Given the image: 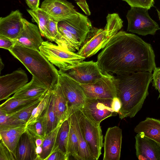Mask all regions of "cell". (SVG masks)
Listing matches in <instances>:
<instances>
[{"label":"cell","mask_w":160,"mask_h":160,"mask_svg":"<svg viewBox=\"0 0 160 160\" xmlns=\"http://www.w3.org/2000/svg\"><path fill=\"white\" fill-rule=\"evenodd\" d=\"M103 49L97 62L104 73L119 75L139 71L152 72L156 67L151 44L135 34L118 32Z\"/></svg>","instance_id":"cell-1"},{"label":"cell","mask_w":160,"mask_h":160,"mask_svg":"<svg viewBox=\"0 0 160 160\" xmlns=\"http://www.w3.org/2000/svg\"><path fill=\"white\" fill-rule=\"evenodd\" d=\"M152 77V73L148 71L128 72L114 77L117 96L122 104L118 114L121 119L133 118L141 109L148 95Z\"/></svg>","instance_id":"cell-2"},{"label":"cell","mask_w":160,"mask_h":160,"mask_svg":"<svg viewBox=\"0 0 160 160\" xmlns=\"http://www.w3.org/2000/svg\"><path fill=\"white\" fill-rule=\"evenodd\" d=\"M32 75L48 89L53 88L58 82V70L40 52L15 45L8 50Z\"/></svg>","instance_id":"cell-3"},{"label":"cell","mask_w":160,"mask_h":160,"mask_svg":"<svg viewBox=\"0 0 160 160\" xmlns=\"http://www.w3.org/2000/svg\"><path fill=\"white\" fill-rule=\"evenodd\" d=\"M39 51L52 64L58 68L59 74L83 61L86 58L48 41L43 42Z\"/></svg>","instance_id":"cell-4"},{"label":"cell","mask_w":160,"mask_h":160,"mask_svg":"<svg viewBox=\"0 0 160 160\" xmlns=\"http://www.w3.org/2000/svg\"><path fill=\"white\" fill-rule=\"evenodd\" d=\"M127 31L143 36L154 35L160 29L158 24L150 16L148 9L131 7L126 15Z\"/></svg>","instance_id":"cell-5"},{"label":"cell","mask_w":160,"mask_h":160,"mask_svg":"<svg viewBox=\"0 0 160 160\" xmlns=\"http://www.w3.org/2000/svg\"><path fill=\"white\" fill-rule=\"evenodd\" d=\"M58 82L67 101L69 117L83 107L87 98L80 83L65 73L59 74Z\"/></svg>","instance_id":"cell-6"},{"label":"cell","mask_w":160,"mask_h":160,"mask_svg":"<svg viewBox=\"0 0 160 160\" xmlns=\"http://www.w3.org/2000/svg\"><path fill=\"white\" fill-rule=\"evenodd\" d=\"M79 123L90 152L94 160L101 154L103 136L100 124L97 123L78 111Z\"/></svg>","instance_id":"cell-7"},{"label":"cell","mask_w":160,"mask_h":160,"mask_svg":"<svg viewBox=\"0 0 160 160\" xmlns=\"http://www.w3.org/2000/svg\"><path fill=\"white\" fill-rule=\"evenodd\" d=\"M80 84L87 98L112 99L117 97L115 77L110 74L107 73L94 82Z\"/></svg>","instance_id":"cell-8"},{"label":"cell","mask_w":160,"mask_h":160,"mask_svg":"<svg viewBox=\"0 0 160 160\" xmlns=\"http://www.w3.org/2000/svg\"><path fill=\"white\" fill-rule=\"evenodd\" d=\"M63 73L82 84L94 82L107 73L102 71L97 62L92 61L81 62Z\"/></svg>","instance_id":"cell-9"},{"label":"cell","mask_w":160,"mask_h":160,"mask_svg":"<svg viewBox=\"0 0 160 160\" xmlns=\"http://www.w3.org/2000/svg\"><path fill=\"white\" fill-rule=\"evenodd\" d=\"M112 99L86 98L80 111L93 122L100 124L105 119L117 114L111 108Z\"/></svg>","instance_id":"cell-10"},{"label":"cell","mask_w":160,"mask_h":160,"mask_svg":"<svg viewBox=\"0 0 160 160\" xmlns=\"http://www.w3.org/2000/svg\"><path fill=\"white\" fill-rule=\"evenodd\" d=\"M110 38L105 29L92 27L76 53L85 58L92 56L103 48Z\"/></svg>","instance_id":"cell-11"},{"label":"cell","mask_w":160,"mask_h":160,"mask_svg":"<svg viewBox=\"0 0 160 160\" xmlns=\"http://www.w3.org/2000/svg\"><path fill=\"white\" fill-rule=\"evenodd\" d=\"M40 8L58 22L74 17L79 13L72 4L66 0H44Z\"/></svg>","instance_id":"cell-12"},{"label":"cell","mask_w":160,"mask_h":160,"mask_svg":"<svg viewBox=\"0 0 160 160\" xmlns=\"http://www.w3.org/2000/svg\"><path fill=\"white\" fill-rule=\"evenodd\" d=\"M28 75L21 68L0 77V100L7 99L27 83Z\"/></svg>","instance_id":"cell-13"},{"label":"cell","mask_w":160,"mask_h":160,"mask_svg":"<svg viewBox=\"0 0 160 160\" xmlns=\"http://www.w3.org/2000/svg\"><path fill=\"white\" fill-rule=\"evenodd\" d=\"M122 130L118 127L109 128L104 137L103 160H119L121 156Z\"/></svg>","instance_id":"cell-14"},{"label":"cell","mask_w":160,"mask_h":160,"mask_svg":"<svg viewBox=\"0 0 160 160\" xmlns=\"http://www.w3.org/2000/svg\"><path fill=\"white\" fill-rule=\"evenodd\" d=\"M58 26L64 28L73 34L81 46L92 27L88 17L79 12L74 17L58 22Z\"/></svg>","instance_id":"cell-15"},{"label":"cell","mask_w":160,"mask_h":160,"mask_svg":"<svg viewBox=\"0 0 160 160\" xmlns=\"http://www.w3.org/2000/svg\"><path fill=\"white\" fill-rule=\"evenodd\" d=\"M135 147L139 160H160V145L142 133L135 136Z\"/></svg>","instance_id":"cell-16"},{"label":"cell","mask_w":160,"mask_h":160,"mask_svg":"<svg viewBox=\"0 0 160 160\" xmlns=\"http://www.w3.org/2000/svg\"><path fill=\"white\" fill-rule=\"evenodd\" d=\"M24 27L19 35L14 40L15 45L39 50L43 40L37 25L23 18Z\"/></svg>","instance_id":"cell-17"},{"label":"cell","mask_w":160,"mask_h":160,"mask_svg":"<svg viewBox=\"0 0 160 160\" xmlns=\"http://www.w3.org/2000/svg\"><path fill=\"white\" fill-rule=\"evenodd\" d=\"M22 14L18 10L12 11L4 17L0 18V37L14 40L19 35L24 27Z\"/></svg>","instance_id":"cell-18"},{"label":"cell","mask_w":160,"mask_h":160,"mask_svg":"<svg viewBox=\"0 0 160 160\" xmlns=\"http://www.w3.org/2000/svg\"><path fill=\"white\" fill-rule=\"evenodd\" d=\"M26 130V125L0 126V140L13 153L16 159L18 144L21 136Z\"/></svg>","instance_id":"cell-19"},{"label":"cell","mask_w":160,"mask_h":160,"mask_svg":"<svg viewBox=\"0 0 160 160\" xmlns=\"http://www.w3.org/2000/svg\"><path fill=\"white\" fill-rule=\"evenodd\" d=\"M35 139L26 129L18 144L17 160H37Z\"/></svg>","instance_id":"cell-20"},{"label":"cell","mask_w":160,"mask_h":160,"mask_svg":"<svg viewBox=\"0 0 160 160\" xmlns=\"http://www.w3.org/2000/svg\"><path fill=\"white\" fill-rule=\"evenodd\" d=\"M49 89L32 76L31 81L15 92L12 98L22 99H38L43 96Z\"/></svg>","instance_id":"cell-21"},{"label":"cell","mask_w":160,"mask_h":160,"mask_svg":"<svg viewBox=\"0 0 160 160\" xmlns=\"http://www.w3.org/2000/svg\"><path fill=\"white\" fill-rule=\"evenodd\" d=\"M134 131L137 133H142L145 136L154 140L160 145L159 120L147 117L135 127Z\"/></svg>","instance_id":"cell-22"},{"label":"cell","mask_w":160,"mask_h":160,"mask_svg":"<svg viewBox=\"0 0 160 160\" xmlns=\"http://www.w3.org/2000/svg\"><path fill=\"white\" fill-rule=\"evenodd\" d=\"M68 118L74 126L78 139L79 149L77 160H94L79 123L78 111L73 113Z\"/></svg>","instance_id":"cell-23"},{"label":"cell","mask_w":160,"mask_h":160,"mask_svg":"<svg viewBox=\"0 0 160 160\" xmlns=\"http://www.w3.org/2000/svg\"><path fill=\"white\" fill-rule=\"evenodd\" d=\"M52 92L54 96L58 123H62L69 117L67 101L58 82L52 88Z\"/></svg>","instance_id":"cell-24"},{"label":"cell","mask_w":160,"mask_h":160,"mask_svg":"<svg viewBox=\"0 0 160 160\" xmlns=\"http://www.w3.org/2000/svg\"><path fill=\"white\" fill-rule=\"evenodd\" d=\"M44 96L37 101L19 111L8 114V122L7 125L6 126H19L26 125L31 116L32 111L38 105Z\"/></svg>","instance_id":"cell-25"},{"label":"cell","mask_w":160,"mask_h":160,"mask_svg":"<svg viewBox=\"0 0 160 160\" xmlns=\"http://www.w3.org/2000/svg\"><path fill=\"white\" fill-rule=\"evenodd\" d=\"M59 36L55 42L61 48L68 51L74 52L79 50L81 44L76 37L64 28L58 26Z\"/></svg>","instance_id":"cell-26"},{"label":"cell","mask_w":160,"mask_h":160,"mask_svg":"<svg viewBox=\"0 0 160 160\" xmlns=\"http://www.w3.org/2000/svg\"><path fill=\"white\" fill-rule=\"evenodd\" d=\"M27 11L32 17L33 22L37 23L41 35L53 42L47 28L48 21L51 19L49 16L40 8L36 10L30 9H28Z\"/></svg>","instance_id":"cell-27"},{"label":"cell","mask_w":160,"mask_h":160,"mask_svg":"<svg viewBox=\"0 0 160 160\" xmlns=\"http://www.w3.org/2000/svg\"><path fill=\"white\" fill-rule=\"evenodd\" d=\"M40 117L44 122L46 135L58 125L55 107L54 96L52 90L48 105Z\"/></svg>","instance_id":"cell-28"},{"label":"cell","mask_w":160,"mask_h":160,"mask_svg":"<svg viewBox=\"0 0 160 160\" xmlns=\"http://www.w3.org/2000/svg\"><path fill=\"white\" fill-rule=\"evenodd\" d=\"M69 128V122L68 119L63 122L61 126L56 145L52 152L56 150L59 151L69 158L70 156L68 147Z\"/></svg>","instance_id":"cell-29"},{"label":"cell","mask_w":160,"mask_h":160,"mask_svg":"<svg viewBox=\"0 0 160 160\" xmlns=\"http://www.w3.org/2000/svg\"><path fill=\"white\" fill-rule=\"evenodd\" d=\"M40 98L22 99L11 97L0 105V110L7 114H10L27 106Z\"/></svg>","instance_id":"cell-30"},{"label":"cell","mask_w":160,"mask_h":160,"mask_svg":"<svg viewBox=\"0 0 160 160\" xmlns=\"http://www.w3.org/2000/svg\"><path fill=\"white\" fill-rule=\"evenodd\" d=\"M62 124H58L54 129L47 134L42 145V151L39 160H45L52 152Z\"/></svg>","instance_id":"cell-31"},{"label":"cell","mask_w":160,"mask_h":160,"mask_svg":"<svg viewBox=\"0 0 160 160\" xmlns=\"http://www.w3.org/2000/svg\"><path fill=\"white\" fill-rule=\"evenodd\" d=\"M107 23L104 28L108 36L111 38L123 26V21L118 13L108 14L106 17Z\"/></svg>","instance_id":"cell-32"},{"label":"cell","mask_w":160,"mask_h":160,"mask_svg":"<svg viewBox=\"0 0 160 160\" xmlns=\"http://www.w3.org/2000/svg\"><path fill=\"white\" fill-rule=\"evenodd\" d=\"M52 88H51L48 89L39 103L34 109L31 117L26 124V127L35 122L41 116L46 109L49 102Z\"/></svg>","instance_id":"cell-33"},{"label":"cell","mask_w":160,"mask_h":160,"mask_svg":"<svg viewBox=\"0 0 160 160\" xmlns=\"http://www.w3.org/2000/svg\"><path fill=\"white\" fill-rule=\"evenodd\" d=\"M70 128L69 134V152L70 156L77 160L79 149L78 139L74 126L69 118Z\"/></svg>","instance_id":"cell-34"},{"label":"cell","mask_w":160,"mask_h":160,"mask_svg":"<svg viewBox=\"0 0 160 160\" xmlns=\"http://www.w3.org/2000/svg\"><path fill=\"white\" fill-rule=\"evenodd\" d=\"M26 127V129L35 139L39 138L44 140L46 135L44 124L41 117Z\"/></svg>","instance_id":"cell-35"},{"label":"cell","mask_w":160,"mask_h":160,"mask_svg":"<svg viewBox=\"0 0 160 160\" xmlns=\"http://www.w3.org/2000/svg\"><path fill=\"white\" fill-rule=\"evenodd\" d=\"M126 2L131 7L142 8L149 9L153 6L154 0H122Z\"/></svg>","instance_id":"cell-36"},{"label":"cell","mask_w":160,"mask_h":160,"mask_svg":"<svg viewBox=\"0 0 160 160\" xmlns=\"http://www.w3.org/2000/svg\"><path fill=\"white\" fill-rule=\"evenodd\" d=\"M0 160H17L13 153L0 140Z\"/></svg>","instance_id":"cell-37"},{"label":"cell","mask_w":160,"mask_h":160,"mask_svg":"<svg viewBox=\"0 0 160 160\" xmlns=\"http://www.w3.org/2000/svg\"><path fill=\"white\" fill-rule=\"evenodd\" d=\"M58 22L51 18L48 24L47 29L53 42L55 41L59 35L58 29Z\"/></svg>","instance_id":"cell-38"},{"label":"cell","mask_w":160,"mask_h":160,"mask_svg":"<svg viewBox=\"0 0 160 160\" xmlns=\"http://www.w3.org/2000/svg\"><path fill=\"white\" fill-rule=\"evenodd\" d=\"M153 71L152 85L158 91L160 97V67H156Z\"/></svg>","instance_id":"cell-39"},{"label":"cell","mask_w":160,"mask_h":160,"mask_svg":"<svg viewBox=\"0 0 160 160\" xmlns=\"http://www.w3.org/2000/svg\"><path fill=\"white\" fill-rule=\"evenodd\" d=\"M14 40L8 38L0 37V48L8 50L12 49L15 45Z\"/></svg>","instance_id":"cell-40"},{"label":"cell","mask_w":160,"mask_h":160,"mask_svg":"<svg viewBox=\"0 0 160 160\" xmlns=\"http://www.w3.org/2000/svg\"><path fill=\"white\" fill-rule=\"evenodd\" d=\"M69 158L64 154L58 150L53 151L45 160H68Z\"/></svg>","instance_id":"cell-41"},{"label":"cell","mask_w":160,"mask_h":160,"mask_svg":"<svg viewBox=\"0 0 160 160\" xmlns=\"http://www.w3.org/2000/svg\"><path fill=\"white\" fill-rule=\"evenodd\" d=\"M121 107V102L118 98L117 97L112 99L111 107L112 109L114 112L119 114Z\"/></svg>","instance_id":"cell-42"},{"label":"cell","mask_w":160,"mask_h":160,"mask_svg":"<svg viewBox=\"0 0 160 160\" xmlns=\"http://www.w3.org/2000/svg\"><path fill=\"white\" fill-rule=\"evenodd\" d=\"M77 4L80 7L85 13L88 16L90 15L91 12L86 0H74Z\"/></svg>","instance_id":"cell-43"},{"label":"cell","mask_w":160,"mask_h":160,"mask_svg":"<svg viewBox=\"0 0 160 160\" xmlns=\"http://www.w3.org/2000/svg\"><path fill=\"white\" fill-rule=\"evenodd\" d=\"M29 7L32 10H36L39 8V0H26Z\"/></svg>","instance_id":"cell-44"},{"label":"cell","mask_w":160,"mask_h":160,"mask_svg":"<svg viewBox=\"0 0 160 160\" xmlns=\"http://www.w3.org/2000/svg\"><path fill=\"white\" fill-rule=\"evenodd\" d=\"M8 115L0 110V126L7 125Z\"/></svg>","instance_id":"cell-45"},{"label":"cell","mask_w":160,"mask_h":160,"mask_svg":"<svg viewBox=\"0 0 160 160\" xmlns=\"http://www.w3.org/2000/svg\"><path fill=\"white\" fill-rule=\"evenodd\" d=\"M42 151V146H37L36 149V152L37 155V160H39V158Z\"/></svg>","instance_id":"cell-46"},{"label":"cell","mask_w":160,"mask_h":160,"mask_svg":"<svg viewBox=\"0 0 160 160\" xmlns=\"http://www.w3.org/2000/svg\"><path fill=\"white\" fill-rule=\"evenodd\" d=\"M43 139L40 138H37L35 139V144L37 146H42Z\"/></svg>","instance_id":"cell-47"},{"label":"cell","mask_w":160,"mask_h":160,"mask_svg":"<svg viewBox=\"0 0 160 160\" xmlns=\"http://www.w3.org/2000/svg\"><path fill=\"white\" fill-rule=\"evenodd\" d=\"M4 67V65L2 61L1 58H0V72H1V70L3 69Z\"/></svg>","instance_id":"cell-48"},{"label":"cell","mask_w":160,"mask_h":160,"mask_svg":"<svg viewBox=\"0 0 160 160\" xmlns=\"http://www.w3.org/2000/svg\"><path fill=\"white\" fill-rule=\"evenodd\" d=\"M157 12L158 18H159V21H160V11H159L158 9H157Z\"/></svg>","instance_id":"cell-49"}]
</instances>
